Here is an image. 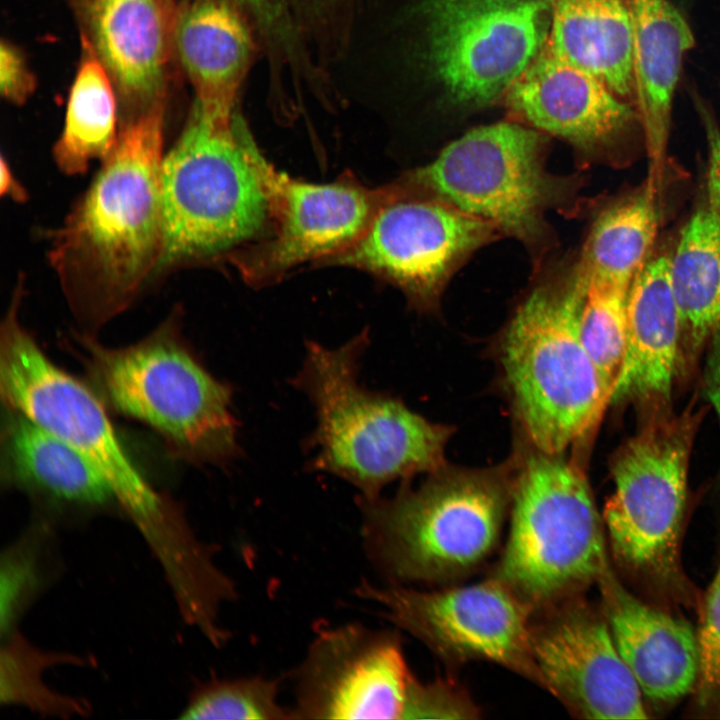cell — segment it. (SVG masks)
Masks as SVG:
<instances>
[{
    "label": "cell",
    "instance_id": "obj_29",
    "mask_svg": "<svg viewBox=\"0 0 720 720\" xmlns=\"http://www.w3.org/2000/svg\"><path fill=\"white\" fill-rule=\"evenodd\" d=\"M259 41L270 47L313 36L342 18L358 0H230Z\"/></svg>",
    "mask_w": 720,
    "mask_h": 720
},
{
    "label": "cell",
    "instance_id": "obj_37",
    "mask_svg": "<svg viewBox=\"0 0 720 720\" xmlns=\"http://www.w3.org/2000/svg\"><path fill=\"white\" fill-rule=\"evenodd\" d=\"M164 4L166 5L169 12L174 16L175 10H176V4L174 0H163Z\"/></svg>",
    "mask_w": 720,
    "mask_h": 720
},
{
    "label": "cell",
    "instance_id": "obj_20",
    "mask_svg": "<svg viewBox=\"0 0 720 720\" xmlns=\"http://www.w3.org/2000/svg\"><path fill=\"white\" fill-rule=\"evenodd\" d=\"M172 46L195 101L206 105L237 107L261 58L252 27L230 0H185L176 6Z\"/></svg>",
    "mask_w": 720,
    "mask_h": 720
},
{
    "label": "cell",
    "instance_id": "obj_22",
    "mask_svg": "<svg viewBox=\"0 0 720 720\" xmlns=\"http://www.w3.org/2000/svg\"><path fill=\"white\" fill-rule=\"evenodd\" d=\"M633 82L649 152L658 163L668 137L672 100L692 31L670 0H630Z\"/></svg>",
    "mask_w": 720,
    "mask_h": 720
},
{
    "label": "cell",
    "instance_id": "obj_21",
    "mask_svg": "<svg viewBox=\"0 0 720 720\" xmlns=\"http://www.w3.org/2000/svg\"><path fill=\"white\" fill-rule=\"evenodd\" d=\"M681 336L669 257L662 255L647 261L630 286L625 351L610 402L670 400Z\"/></svg>",
    "mask_w": 720,
    "mask_h": 720
},
{
    "label": "cell",
    "instance_id": "obj_28",
    "mask_svg": "<svg viewBox=\"0 0 720 720\" xmlns=\"http://www.w3.org/2000/svg\"><path fill=\"white\" fill-rule=\"evenodd\" d=\"M629 289L588 281L581 314V336L611 399L623 361Z\"/></svg>",
    "mask_w": 720,
    "mask_h": 720
},
{
    "label": "cell",
    "instance_id": "obj_33",
    "mask_svg": "<svg viewBox=\"0 0 720 720\" xmlns=\"http://www.w3.org/2000/svg\"><path fill=\"white\" fill-rule=\"evenodd\" d=\"M36 80L22 51L13 43L2 40L0 46V92L15 105L24 104L32 95Z\"/></svg>",
    "mask_w": 720,
    "mask_h": 720
},
{
    "label": "cell",
    "instance_id": "obj_32",
    "mask_svg": "<svg viewBox=\"0 0 720 720\" xmlns=\"http://www.w3.org/2000/svg\"><path fill=\"white\" fill-rule=\"evenodd\" d=\"M32 553L18 548L8 551L1 564V632L8 634L37 583Z\"/></svg>",
    "mask_w": 720,
    "mask_h": 720
},
{
    "label": "cell",
    "instance_id": "obj_10",
    "mask_svg": "<svg viewBox=\"0 0 720 720\" xmlns=\"http://www.w3.org/2000/svg\"><path fill=\"white\" fill-rule=\"evenodd\" d=\"M354 592L445 663L490 661L546 690L531 646L533 614L498 580L432 591L363 580Z\"/></svg>",
    "mask_w": 720,
    "mask_h": 720
},
{
    "label": "cell",
    "instance_id": "obj_7",
    "mask_svg": "<svg viewBox=\"0 0 720 720\" xmlns=\"http://www.w3.org/2000/svg\"><path fill=\"white\" fill-rule=\"evenodd\" d=\"M607 561L585 474L561 454L535 449L512 482L509 534L490 577L535 614L581 595Z\"/></svg>",
    "mask_w": 720,
    "mask_h": 720
},
{
    "label": "cell",
    "instance_id": "obj_24",
    "mask_svg": "<svg viewBox=\"0 0 720 720\" xmlns=\"http://www.w3.org/2000/svg\"><path fill=\"white\" fill-rule=\"evenodd\" d=\"M7 411L3 443L15 479L81 504H103L114 498L104 477L73 446L22 413Z\"/></svg>",
    "mask_w": 720,
    "mask_h": 720
},
{
    "label": "cell",
    "instance_id": "obj_2",
    "mask_svg": "<svg viewBox=\"0 0 720 720\" xmlns=\"http://www.w3.org/2000/svg\"><path fill=\"white\" fill-rule=\"evenodd\" d=\"M368 345L366 330L337 348L307 342L291 384L315 409L317 425L307 439L311 470L337 476L371 499L392 481L445 467L453 429L362 386L359 362Z\"/></svg>",
    "mask_w": 720,
    "mask_h": 720
},
{
    "label": "cell",
    "instance_id": "obj_19",
    "mask_svg": "<svg viewBox=\"0 0 720 720\" xmlns=\"http://www.w3.org/2000/svg\"><path fill=\"white\" fill-rule=\"evenodd\" d=\"M596 584L616 647L642 693L662 702L687 694L699 675L697 636L690 625L637 599L609 561Z\"/></svg>",
    "mask_w": 720,
    "mask_h": 720
},
{
    "label": "cell",
    "instance_id": "obj_4",
    "mask_svg": "<svg viewBox=\"0 0 720 720\" xmlns=\"http://www.w3.org/2000/svg\"><path fill=\"white\" fill-rule=\"evenodd\" d=\"M88 373L104 399L150 426L176 458L225 466L240 455L231 387L202 365L173 313L135 344L110 348L81 334Z\"/></svg>",
    "mask_w": 720,
    "mask_h": 720
},
{
    "label": "cell",
    "instance_id": "obj_31",
    "mask_svg": "<svg viewBox=\"0 0 720 720\" xmlns=\"http://www.w3.org/2000/svg\"><path fill=\"white\" fill-rule=\"evenodd\" d=\"M696 636L700 697L720 699V566L705 594Z\"/></svg>",
    "mask_w": 720,
    "mask_h": 720
},
{
    "label": "cell",
    "instance_id": "obj_12",
    "mask_svg": "<svg viewBox=\"0 0 720 720\" xmlns=\"http://www.w3.org/2000/svg\"><path fill=\"white\" fill-rule=\"evenodd\" d=\"M429 58L451 98L482 105L508 90L544 47L547 0H428Z\"/></svg>",
    "mask_w": 720,
    "mask_h": 720
},
{
    "label": "cell",
    "instance_id": "obj_27",
    "mask_svg": "<svg viewBox=\"0 0 720 720\" xmlns=\"http://www.w3.org/2000/svg\"><path fill=\"white\" fill-rule=\"evenodd\" d=\"M657 227V207L648 187L599 217L588 240L581 271L588 281L630 289L648 261Z\"/></svg>",
    "mask_w": 720,
    "mask_h": 720
},
{
    "label": "cell",
    "instance_id": "obj_16",
    "mask_svg": "<svg viewBox=\"0 0 720 720\" xmlns=\"http://www.w3.org/2000/svg\"><path fill=\"white\" fill-rule=\"evenodd\" d=\"M496 229L443 200L395 196L354 244L330 259L388 278L416 301L427 303L456 265Z\"/></svg>",
    "mask_w": 720,
    "mask_h": 720
},
{
    "label": "cell",
    "instance_id": "obj_5",
    "mask_svg": "<svg viewBox=\"0 0 720 720\" xmlns=\"http://www.w3.org/2000/svg\"><path fill=\"white\" fill-rule=\"evenodd\" d=\"M239 108L194 100L161 167L164 251L160 266L220 255L268 216L265 188Z\"/></svg>",
    "mask_w": 720,
    "mask_h": 720
},
{
    "label": "cell",
    "instance_id": "obj_15",
    "mask_svg": "<svg viewBox=\"0 0 720 720\" xmlns=\"http://www.w3.org/2000/svg\"><path fill=\"white\" fill-rule=\"evenodd\" d=\"M532 651L546 691L574 716L645 719L641 689L608 623L581 595L532 615Z\"/></svg>",
    "mask_w": 720,
    "mask_h": 720
},
{
    "label": "cell",
    "instance_id": "obj_36",
    "mask_svg": "<svg viewBox=\"0 0 720 720\" xmlns=\"http://www.w3.org/2000/svg\"><path fill=\"white\" fill-rule=\"evenodd\" d=\"M0 192L2 195L10 196L14 201L24 202L27 200V192L15 178L9 163L4 157L1 158V182Z\"/></svg>",
    "mask_w": 720,
    "mask_h": 720
},
{
    "label": "cell",
    "instance_id": "obj_3",
    "mask_svg": "<svg viewBox=\"0 0 720 720\" xmlns=\"http://www.w3.org/2000/svg\"><path fill=\"white\" fill-rule=\"evenodd\" d=\"M511 496L503 472L446 466L392 498L358 496L364 551L387 584L459 580L495 550Z\"/></svg>",
    "mask_w": 720,
    "mask_h": 720
},
{
    "label": "cell",
    "instance_id": "obj_26",
    "mask_svg": "<svg viewBox=\"0 0 720 720\" xmlns=\"http://www.w3.org/2000/svg\"><path fill=\"white\" fill-rule=\"evenodd\" d=\"M118 98L106 68L81 38L80 63L71 86L64 127L53 155L68 174L84 173L94 160H105L116 147Z\"/></svg>",
    "mask_w": 720,
    "mask_h": 720
},
{
    "label": "cell",
    "instance_id": "obj_8",
    "mask_svg": "<svg viewBox=\"0 0 720 720\" xmlns=\"http://www.w3.org/2000/svg\"><path fill=\"white\" fill-rule=\"evenodd\" d=\"M22 297L23 291L16 289L0 332V389L7 409L22 413L79 451L145 532H170L177 524L173 505L137 468L100 399L55 365L21 325Z\"/></svg>",
    "mask_w": 720,
    "mask_h": 720
},
{
    "label": "cell",
    "instance_id": "obj_6",
    "mask_svg": "<svg viewBox=\"0 0 720 720\" xmlns=\"http://www.w3.org/2000/svg\"><path fill=\"white\" fill-rule=\"evenodd\" d=\"M588 279L539 287L518 307L500 346L504 378L535 449L562 454L598 424L610 403L581 336Z\"/></svg>",
    "mask_w": 720,
    "mask_h": 720
},
{
    "label": "cell",
    "instance_id": "obj_35",
    "mask_svg": "<svg viewBox=\"0 0 720 720\" xmlns=\"http://www.w3.org/2000/svg\"><path fill=\"white\" fill-rule=\"evenodd\" d=\"M705 369V387L720 422V330L710 338Z\"/></svg>",
    "mask_w": 720,
    "mask_h": 720
},
{
    "label": "cell",
    "instance_id": "obj_34",
    "mask_svg": "<svg viewBox=\"0 0 720 720\" xmlns=\"http://www.w3.org/2000/svg\"><path fill=\"white\" fill-rule=\"evenodd\" d=\"M704 113V109L702 110ZM705 127L709 142L708 194L709 201L720 205V132L709 116H706Z\"/></svg>",
    "mask_w": 720,
    "mask_h": 720
},
{
    "label": "cell",
    "instance_id": "obj_9",
    "mask_svg": "<svg viewBox=\"0 0 720 720\" xmlns=\"http://www.w3.org/2000/svg\"><path fill=\"white\" fill-rule=\"evenodd\" d=\"M697 417L690 412L650 424L616 452L614 491L604 506L613 555L649 579L673 583Z\"/></svg>",
    "mask_w": 720,
    "mask_h": 720
},
{
    "label": "cell",
    "instance_id": "obj_18",
    "mask_svg": "<svg viewBox=\"0 0 720 720\" xmlns=\"http://www.w3.org/2000/svg\"><path fill=\"white\" fill-rule=\"evenodd\" d=\"M507 91L515 115L582 148L606 144L634 118L605 84L548 44Z\"/></svg>",
    "mask_w": 720,
    "mask_h": 720
},
{
    "label": "cell",
    "instance_id": "obj_23",
    "mask_svg": "<svg viewBox=\"0 0 720 720\" xmlns=\"http://www.w3.org/2000/svg\"><path fill=\"white\" fill-rule=\"evenodd\" d=\"M548 45L617 96L634 90L630 0H552Z\"/></svg>",
    "mask_w": 720,
    "mask_h": 720
},
{
    "label": "cell",
    "instance_id": "obj_30",
    "mask_svg": "<svg viewBox=\"0 0 720 720\" xmlns=\"http://www.w3.org/2000/svg\"><path fill=\"white\" fill-rule=\"evenodd\" d=\"M280 679L252 676L208 683L192 697L181 718L193 720H290L278 701Z\"/></svg>",
    "mask_w": 720,
    "mask_h": 720
},
{
    "label": "cell",
    "instance_id": "obj_14",
    "mask_svg": "<svg viewBox=\"0 0 720 720\" xmlns=\"http://www.w3.org/2000/svg\"><path fill=\"white\" fill-rule=\"evenodd\" d=\"M251 152L273 218L268 240L234 258L248 280L264 284L310 260L333 257L354 244L380 208L396 195L351 182L313 184L272 167L253 141Z\"/></svg>",
    "mask_w": 720,
    "mask_h": 720
},
{
    "label": "cell",
    "instance_id": "obj_25",
    "mask_svg": "<svg viewBox=\"0 0 720 720\" xmlns=\"http://www.w3.org/2000/svg\"><path fill=\"white\" fill-rule=\"evenodd\" d=\"M669 274L682 334L696 349L720 330V205L708 201L688 220Z\"/></svg>",
    "mask_w": 720,
    "mask_h": 720
},
{
    "label": "cell",
    "instance_id": "obj_17",
    "mask_svg": "<svg viewBox=\"0 0 720 720\" xmlns=\"http://www.w3.org/2000/svg\"><path fill=\"white\" fill-rule=\"evenodd\" d=\"M109 73L119 125L165 106L173 16L163 0H65Z\"/></svg>",
    "mask_w": 720,
    "mask_h": 720
},
{
    "label": "cell",
    "instance_id": "obj_1",
    "mask_svg": "<svg viewBox=\"0 0 720 720\" xmlns=\"http://www.w3.org/2000/svg\"><path fill=\"white\" fill-rule=\"evenodd\" d=\"M164 112L119 126L116 147L53 233L49 260L83 334L95 337L160 267Z\"/></svg>",
    "mask_w": 720,
    "mask_h": 720
},
{
    "label": "cell",
    "instance_id": "obj_11",
    "mask_svg": "<svg viewBox=\"0 0 720 720\" xmlns=\"http://www.w3.org/2000/svg\"><path fill=\"white\" fill-rule=\"evenodd\" d=\"M543 139L501 122L475 128L447 145L417 173L441 200L527 243L543 232L546 209L562 184L544 168Z\"/></svg>",
    "mask_w": 720,
    "mask_h": 720
},
{
    "label": "cell",
    "instance_id": "obj_13",
    "mask_svg": "<svg viewBox=\"0 0 720 720\" xmlns=\"http://www.w3.org/2000/svg\"><path fill=\"white\" fill-rule=\"evenodd\" d=\"M290 677L294 719H406L418 681L397 633L356 623L318 633Z\"/></svg>",
    "mask_w": 720,
    "mask_h": 720
}]
</instances>
